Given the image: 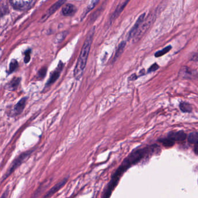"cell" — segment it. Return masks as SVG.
I'll list each match as a JSON object with an SVG mask.
<instances>
[{
  "mask_svg": "<svg viewBox=\"0 0 198 198\" xmlns=\"http://www.w3.org/2000/svg\"><path fill=\"white\" fill-rule=\"evenodd\" d=\"M187 137V136L185 133L182 131H178L170 132L167 135V138L170 141L174 143L175 142H182L185 140Z\"/></svg>",
  "mask_w": 198,
  "mask_h": 198,
  "instance_id": "obj_3",
  "label": "cell"
},
{
  "mask_svg": "<svg viewBox=\"0 0 198 198\" xmlns=\"http://www.w3.org/2000/svg\"><path fill=\"white\" fill-rule=\"evenodd\" d=\"M180 110L183 112H190L192 110V108L190 103L187 102H182L180 104Z\"/></svg>",
  "mask_w": 198,
  "mask_h": 198,
  "instance_id": "obj_14",
  "label": "cell"
},
{
  "mask_svg": "<svg viewBox=\"0 0 198 198\" xmlns=\"http://www.w3.org/2000/svg\"><path fill=\"white\" fill-rule=\"evenodd\" d=\"M172 47L171 45H169V46L166 47V48H163V49L156 52L155 54V56L156 57H160L162 56H163L164 55L166 54L167 53H168L172 49Z\"/></svg>",
  "mask_w": 198,
  "mask_h": 198,
  "instance_id": "obj_15",
  "label": "cell"
},
{
  "mask_svg": "<svg viewBox=\"0 0 198 198\" xmlns=\"http://www.w3.org/2000/svg\"><path fill=\"white\" fill-rule=\"evenodd\" d=\"M32 0H11L13 7L17 9H22L26 7Z\"/></svg>",
  "mask_w": 198,
  "mask_h": 198,
  "instance_id": "obj_6",
  "label": "cell"
},
{
  "mask_svg": "<svg viewBox=\"0 0 198 198\" xmlns=\"http://www.w3.org/2000/svg\"><path fill=\"white\" fill-rule=\"evenodd\" d=\"M159 68V65L157 63H154L149 68L148 72L149 73V72H155V71H156L157 70H158Z\"/></svg>",
  "mask_w": 198,
  "mask_h": 198,
  "instance_id": "obj_19",
  "label": "cell"
},
{
  "mask_svg": "<svg viewBox=\"0 0 198 198\" xmlns=\"http://www.w3.org/2000/svg\"><path fill=\"white\" fill-rule=\"evenodd\" d=\"M98 1H99V0H95L92 4H91L88 6V7L87 8V9H86V11L84 12V16H85V15L88 12H90L91 9L95 7V5L98 3Z\"/></svg>",
  "mask_w": 198,
  "mask_h": 198,
  "instance_id": "obj_18",
  "label": "cell"
},
{
  "mask_svg": "<svg viewBox=\"0 0 198 198\" xmlns=\"http://www.w3.org/2000/svg\"><path fill=\"white\" fill-rule=\"evenodd\" d=\"M30 51L28 50L27 52H26L25 53V62L26 63H28L30 61Z\"/></svg>",
  "mask_w": 198,
  "mask_h": 198,
  "instance_id": "obj_20",
  "label": "cell"
},
{
  "mask_svg": "<svg viewBox=\"0 0 198 198\" xmlns=\"http://www.w3.org/2000/svg\"><path fill=\"white\" fill-rule=\"evenodd\" d=\"M188 141L190 144H196L198 143V133L197 132L190 133L188 136Z\"/></svg>",
  "mask_w": 198,
  "mask_h": 198,
  "instance_id": "obj_13",
  "label": "cell"
},
{
  "mask_svg": "<svg viewBox=\"0 0 198 198\" xmlns=\"http://www.w3.org/2000/svg\"><path fill=\"white\" fill-rule=\"evenodd\" d=\"M18 66V64L16 60H12L11 62V64L9 65V73H12V72H14Z\"/></svg>",
  "mask_w": 198,
  "mask_h": 198,
  "instance_id": "obj_16",
  "label": "cell"
},
{
  "mask_svg": "<svg viewBox=\"0 0 198 198\" xmlns=\"http://www.w3.org/2000/svg\"><path fill=\"white\" fill-rule=\"evenodd\" d=\"M66 182V179H65L63 180V181H60V182H59L57 184H56L51 190L47 193L45 197L44 198H47L48 197H50L51 196V195H53V193H54L55 192H56L57 190H59L65 184V182Z\"/></svg>",
  "mask_w": 198,
  "mask_h": 198,
  "instance_id": "obj_11",
  "label": "cell"
},
{
  "mask_svg": "<svg viewBox=\"0 0 198 198\" xmlns=\"http://www.w3.org/2000/svg\"><path fill=\"white\" fill-rule=\"evenodd\" d=\"M19 82V79L17 78V79L12 80V81L9 84V89H15L18 86Z\"/></svg>",
  "mask_w": 198,
  "mask_h": 198,
  "instance_id": "obj_17",
  "label": "cell"
},
{
  "mask_svg": "<svg viewBox=\"0 0 198 198\" xmlns=\"http://www.w3.org/2000/svg\"><path fill=\"white\" fill-rule=\"evenodd\" d=\"M138 78V77L137 76V75L135 74H132L128 78V80L129 81H134L135 79H137Z\"/></svg>",
  "mask_w": 198,
  "mask_h": 198,
  "instance_id": "obj_21",
  "label": "cell"
},
{
  "mask_svg": "<svg viewBox=\"0 0 198 198\" xmlns=\"http://www.w3.org/2000/svg\"><path fill=\"white\" fill-rule=\"evenodd\" d=\"M156 19V13L155 12L150 13L146 18L145 17L144 20L140 26L135 35L133 37L134 42H137L140 40L142 37L146 33L150 26L154 23Z\"/></svg>",
  "mask_w": 198,
  "mask_h": 198,
  "instance_id": "obj_2",
  "label": "cell"
},
{
  "mask_svg": "<svg viewBox=\"0 0 198 198\" xmlns=\"http://www.w3.org/2000/svg\"><path fill=\"white\" fill-rule=\"evenodd\" d=\"M62 67H63L62 63H60L59 65H58V69L55 71H54V72L52 74V75H51V77L49 79V82L48 83V85L50 84L53 83L54 82H55L57 79H58V77H59V75H60V72L62 69Z\"/></svg>",
  "mask_w": 198,
  "mask_h": 198,
  "instance_id": "obj_8",
  "label": "cell"
},
{
  "mask_svg": "<svg viewBox=\"0 0 198 198\" xmlns=\"http://www.w3.org/2000/svg\"><path fill=\"white\" fill-rule=\"evenodd\" d=\"M145 15L146 14H143L141 15L137 19V20L136 21L135 23L134 24V25L133 26V27H132V29L130 30V31L129 32L128 34V36H127V40H131V38H132L134 35H135L136 32H137L140 26L141 23L143 22V20H144L145 17Z\"/></svg>",
  "mask_w": 198,
  "mask_h": 198,
  "instance_id": "obj_4",
  "label": "cell"
},
{
  "mask_svg": "<svg viewBox=\"0 0 198 198\" xmlns=\"http://www.w3.org/2000/svg\"><path fill=\"white\" fill-rule=\"evenodd\" d=\"M45 72H46V69H42V70H40V72H39V73H40V77H44V75H45Z\"/></svg>",
  "mask_w": 198,
  "mask_h": 198,
  "instance_id": "obj_22",
  "label": "cell"
},
{
  "mask_svg": "<svg viewBox=\"0 0 198 198\" xmlns=\"http://www.w3.org/2000/svg\"><path fill=\"white\" fill-rule=\"evenodd\" d=\"M77 9L73 5L68 4L62 9L63 14L66 16H72L75 14Z\"/></svg>",
  "mask_w": 198,
  "mask_h": 198,
  "instance_id": "obj_7",
  "label": "cell"
},
{
  "mask_svg": "<svg viewBox=\"0 0 198 198\" xmlns=\"http://www.w3.org/2000/svg\"><path fill=\"white\" fill-rule=\"evenodd\" d=\"M129 1H130V0H124V1H123L122 3H120V4L118 5V6L117 7V8H116L115 11L113 12V13L112 14V15L110 17V22H112L113 21H114L117 18V17L120 15V14L123 11L124 8L125 7V6L127 5V4H128V2Z\"/></svg>",
  "mask_w": 198,
  "mask_h": 198,
  "instance_id": "obj_5",
  "label": "cell"
},
{
  "mask_svg": "<svg viewBox=\"0 0 198 198\" xmlns=\"http://www.w3.org/2000/svg\"><path fill=\"white\" fill-rule=\"evenodd\" d=\"M26 99L25 98L22 99L20 102H19L14 108V113L15 115L20 114L22 111H23L25 107V103H26Z\"/></svg>",
  "mask_w": 198,
  "mask_h": 198,
  "instance_id": "obj_12",
  "label": "cell"
},
{
  "mask_svg": "<svg viewBox=\"0 0 198 198\" xmlns=\"http://www.w3.org/2000/svg\"><path fill=\"white\" fill-rule=\"evenodd\" d=\"M179 74L181 77H182L184 78H190V77L193 75V71L191 70L190 68L184 66L182 67Z\"/></svg>",
  "mask_w": 198,
  "mask_h": 198,
  "instance_id": "obj_10",
  "label": "cell"
},
{
  "mask_svg": "<svg viewBox=\"0 0 198 198\" xmlns=\"http://www.w3.org/2000/svg\"><path fill=\"white\" fill-rule=\"evenodd\" d=\"M94 33L95 27H93L88 32L87 37L84 42L80 54L74 69V76L75 78L77 79H80L82 77L85 70L88 57L90 51Z\"/></svg>",
  "mask_w": 198,
  "mask_h": 198,
  "instance_id": "obj_1",
  "label": "cell"
},
{
  "mask_svg": "<svg viewBox=\"0 0 198 198\" xmlns=\"http://www.w3.org/2000/svg\"><path fill=\"white\" fill-rule=\"evenodd\" d=\"M125 44H126V43H125V41H122L119 44V45L118 46V48H117L116 51L115 55L114 56V57L113 59V62H115L116 60L122 54V53L124 51V48L125 47Z\"/></svg>",
  "mask_w": 198,
  "mask_h": 198,
  "instance_id": "obj_9",
  "label": "cell"
}]
</instances>
